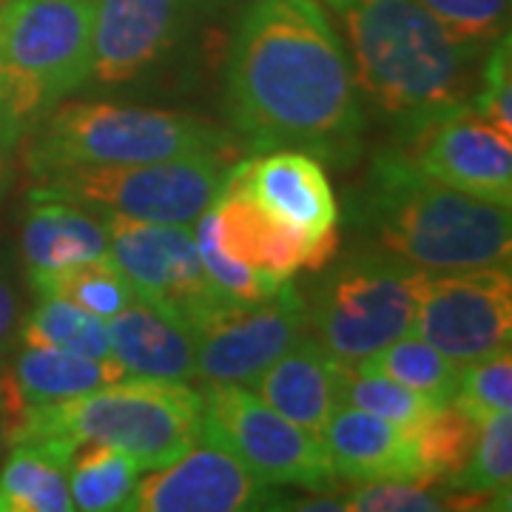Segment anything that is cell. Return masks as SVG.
I'll use <instances>...</instances> for the list:
<instances>
[{
	"label": "cell",
	"instance_id": "1",
	"mask_svg": "<svg viewBox=\"0 0 512 512\" xmlns=\"http://www.w3.org/2000/svg\"><path fill=\"white\" fill-rule=\"evenodd\" d=\"M225 114L256 151L299 148L333 163L359 151V86L319 0L242 9L225 60Z\"/></svg>",
	"mask_w": 512,
	"mask_h": 512
},
{
	"label": "cell",
	"instance_id": "2",
	"mask_svg": "<svg viewBox=\"0 0 512 512\" xmlns=\"http://www.w3.org/2000/svg\"><path fill=\"white\" fill-rule=\"evenodd\" d=\"M345 26L359 92L404 137L473 106L484 49L450 35L416 0H322Z\"/></svg>",
	"mask_w": 512,
	"mask_h": 512
},
{
	"label": "cell",
	"instance_id": "3",
	"mask_svg": "<svg viewBox=\"0 0 512 512\" xmlns=\"http://www.w3.org/2000/svg\"><path fill=\"white\" fill-rule=\"evenodd\" d=\"M356 217L379 251L430 274L510 265V205L436 183L407 163L402 151L373 160Z\"/></svg>",
	"mask_w": 512,
	"mask_h": 512
},
{
	"label": "cell",
	"instance_id": "4",
	"mask_svg": "<svg viewBox=\"0 0 512 512\" xmlns=\"http://www.w3.org/2000/svg\"><path fill=\"white\" fill-rule=\"evenodd\" d=\"M26 439L111 444L148 473L202 439V390L177 379L126 376L80 396L20 410L6 424V444Z\"/></svg>",
	"mask_w": 512,
	"mask_h": 512
},
{
	"label": "cell",
	"instance_id": "5",
	"mask_svg": "<svg viewBox=\"0 0 512 512\" xmlns=\"http://www.w3.org/2000/svg\"><path fill=\"white\" fill-rule=\"evenodd\" d=\"M32 131L26 163L35 177L77 165L151 163L225 148V134L200 117L103 100L57 103Z\"/></svg>",
	"mask_w": 512,
	"mask_h": 512
},
{
	"label": "cell",
	"instance_id": "6",
	"mask_svg": "<svg viewBox=\"0 0 512 512\" xmlns=\"http://www.w3.org/2000/svg\"><path fill=\"white\" fill-rule=\"evenodd\" d=\"M94 0L0 3V103L29 134L92 77Z\"/></svg>",
	"mask_w": 512,
	"mask_h": 512
},
{
	"label": "cell",
	"instance_id": "7",
	"mask_svg": "<svg viewBox=\"0 0 512 512\" xmlns=\"http://www.w3.org/2000/svg\"><path fill=\"white\" fill-rule=\"evenodd\" d=\"M427 274L384 251L350 256L322 279L308 305L313 336L342 365L365 362L393 339L413 333Z\"/></svg>",
	"mask_w": 512,
	"mask_h": 512
},
{
	"label": "cell",
	"instance_id": "8",
	"mask_svg": "<svg viewBox=\"0 0 512 512\" xmlns=\"http://www.w3.org/2000/svg\"><path fill=\"white\" fill-rule=\"evenodd\" d=\"M225 171L222 154H191L151 163L77 165L35 177L29 197L66 200L97 214H120L131 220L191 225L214 202Z\"/></svg>",
	"mask_w": 512,
	"mask_h": 512
},
{
	"label": "cell",
	"instance_id": "9",
	"mask_svg": "<svg viewBox=\"0 0 512 512\" xmlns=\"http://www.w3.org/2000/svg\"><path fill=\"white\" fill-rule=\"evenodd\" d=\"M202 439L231 453L268 487L311 493L339 487L319 433L285 419L245 384H208L202 390Z\"/></svg>",
	"mask_w": 512,
	"mask_h": 512
},
{
	"label": "cell",
	"instance_id": "10",
	"mask_svg": "<svg viewBox=\"0 0 512 512\" xmlns=\"http://www.w3.org/2000/svg\"><path fill=\"white\" fill-rule=\"evenodd\" d=\"M109 254L140 302L180 322L191 333L237 305L208 279L191 225H165L100 214Z\"/></svg>",
	"mask_w": 512,
	"mask_h": 512
},
{
	"label": "cell",
	"instance_id": "11",
	"mask_svg": "<svg viewBox=\"0 0 512 512\" xmlns=\"http://www.w3.org/2000/svg\"><path fill=\"white\" fill-rule=\"evenodd\" d=\"M225 0H94L92 77L123 86L165 69Z\"/></svg>",
	"mask_w": 512,
	"mask_h": 512
},
{
	"label": "cell",
	"instance_id": "12",
	"mask_svg": "<svg viewBox=\"0 0 512 512\" xmlns=\"http://www.w3.org/2000/svg\"><path fill=\"white\" fill-rule=\"evenodd\" d=\"M413 333L458 367L510 348V265L427 274Z\"/></svg>",
	"mask_w": 512,
	"mask_h": 512
},
{
	"label": "cell",
	"instance_id": "13",
	"mask_svg": "<svg viewBox=\"0 0 512 512\" xmlns=\"http://www.w3.org/2000/svg\"><path fill=\"white\" fill-rule=\"evenodd\" d=\"M305 333H311L308 302L285 282L274 296L254 305H231L194 333L197 379L248 384Z\"/></svg>",
	"mask_w": 512,
	"mask_h": 512
},
{
	"label": "cell",
	"instance_id": "14",
	"mask_svg": "<svg viewBox=\"0 0 512 512\" xmlns=\"http://www.w3.org/2000/svg\"><path fill=\"white\" fill-rule=\"evenodd\" d=\"M402 154L436 183L484 202L512 205V137L473 106L410 134Z\"/></svg>",
	"mask_w": 512,
	"mask_h": 512
},
{
	"label": "cell",
	"instance_id": "15",
	"mask_svg": "<svg viewBox=\"0 0 512 512\" xmlns=\"http://www.w3.org/2000/svg\"><path fill=\"white\" fill-rule=\"evenodd\" d=\"M274 507L271 487L222 447L200 439L134 484L126 512H245Z\"/></svg>",
	"mask_w": 512,
	"mask_h": 512
},
{
	"label": "cell",
	"instance_id": "16",
	"mask_svg": "<svg viewBox=\"0 0 512 512\" xmlns=\"http://www.w3.org/2000/svg\"><path fill=\"white\" fill-rule=\"evenodd\" d=\"M205 217L211 237L225 254L276 285L291 282L296 271H322L339 251V245L311 242L274 220L228 171Z\"/></svg>",
	"mask_w": 512,
	"mask_h": 512
},
{
	"label": "cell",
	"instance_id": "17",
	"mask_svg": "<svg viewBox=\"0 0 512 512\" xmlns=\"http://www.w3.org/2000/svg\"><path fill=\"white\" fill-rule=\"evenodd\" d=\"M274 220L311 242L339 245V202L322 163L299 148H268L228 168Z\"/></svg>",
	"mask_w": 512,
	"mask_h": 512
},
{
	"label": "cell",
	"instance_id": "18",
	"mask_svg": "<svg viewBox=\"0 0 512 512\" xmlns=\"http://www.w3.org/2000/svg\"><path fill=\"white\" fill-rule=\"evenodd\" d=\"M319 439L325 444L333 473L342 481L365 484L382 478L424 476L413 433L365 410L339 404L322 424Z\"/></svg>",
	"mask_w": 512,
	"mask_h": 512
},
{
	"label": "cell",
	"instance_id": "19",
	"mask_svg": "<svg viewBox=\"0 0 512 512\" xmlns=\"http://www.w3.org/2000/svg\"><path fill=\"white\" fill-rule=\"evenodd\" d=\"M342 373L345 365L316 336L305 333L245 387L285 419L319 433L339 407Z\"/></svg>",
	"mask_w": 512,
	"mask_h": 512
},
{
	"label": "cell",
	"instance_id": "20",
	"mask_svg": "<svg viewBox=\"0 0 512 512\" xmlns=\"http://www.w3.org/2000/svg\"><path fill=\"white\" fill-rule=\"evenodd\" d=\"M0 367V404L6 424L26 407L80 396L128 376L114 359H89L66 350L26 345L15 348L12 362Z\"/></svg>",
	"mask_w": 512,
	"mask_h": 512
},
{
	"label": "cell",
	"instance_id": "21",
	"mask_svg": "<svg viewBox=\"0 0 512 512\" xmlns=\"http://www.w3.org/2000/svg\"><path fill=\"white\" fill-rule=\"evenodd\" d=\"M109 350L128 376L197 379L194 333L140 299L109 319Z\"/></svg>",
	"mask_w": 512,
	"mask_h": 512
},
{
	"label": "cell",
	"instance_id": "22",
	"mask_svg": "<svg viewBox=\"0 0 512 512\" xmlns=\"http://www.w3.org/2000/svg\"><path fill=\"white\" fill-rule=\"evenodd\" d=\"M20 251L29 276L46 274L106 256L109 237L103 220L94 217L89 208L66 200L29 197V211L20 231Z\"/></svg>",
	"mask_w": 512,
	"mask_h": 512
},
{
	"label": "cell",
	"instance_id": "23",
	"mask_svg": "<svg viewBox=\"0 0 512 512\" xmlns=\"http://www.w3.org/2000/svg\"><path fill=\"white\" fill-rule=\"evenodd\" d=\"M80 444L26 439L12 444L0 470V512H69V464Z\"/></svg>",
	"mask_w": 512,
	"mask_h": 512
},
{
	"label": "cell",
	"instance_id": "24",
	"mask_svg": "<svg viewBox=\"0 0 512 512\" xmlns=\"http://www.w3.org/2000/svg\"><path fill=\"white\" fill-rule=\"evenodd\" d=\"M29 282L37 296H55L63 302H72L106 322L137 302V293L111 254L46 274H32Z\"/></svg>",
	"mask_w": 512,
	"mask_h": 512
},
{
	"label": "cell",
	"instance_id": "25",
	"mask_svg": "<svg viewBox=\"0 0 512 512\" xmlns=\"http://www.w3.org/2000/svg\"><path fill=\"white\" fill-rule=\"evenodd\" d=\"M18 345L111 359L109 322L55 296H37V305L20 322Z\"/></svg>",
	"mask_w": 512,
	"mask_h": 512
},
{
	"label": "cell",
	"instance_id": "26",
	"mask_svg": "<svg viewBox=\"0 0 512 512\" xmlns=\"http://www.w3.org/2000/svg\"><path fill=\"white\" fill-rule=\"evenodd\" d=\"M140 473L143 470L137 467V461L111 444H80L69 464V493L74 510H126Z\"/></svg>",
	"mask_w": 512,
	"mask_h": 512
},
{
	"label": "cell",
	"instance_id": "27",
	"mask_svg": "<svg viewBox=\"0 0 512 512\" xmlns=\"http://www.w3.org/2000/svg\"><path fill=\"white\" fill-rule=\"evenodd\" d=\"M359 365L379 370L384 376L396 382L413 387L416 393L427 396L430 402L450 404L456 399L458 370L456 362H450L441 350H436L430 342H424L416 333H404L393 339L387 348L373 353L370 359Z\"/></svg>",
	"mask_w": 512,
	"mask_h": 512
},
{
	"label": "cell",
	"instance_id": "28",
	"mask_svg": "<svg viewBox=\"0 0 512 512\" xmlns=\"http://www.w3.org/2000/svg\"><path fill=\"white\" fill-rule=\"evenodd\" d=\"M421 473L453 484V478L467 467L473 444H476L478 421L461 410L456 402L439 404L419 427L410 430Z\"/></svg>",
	"mask_w": 512,
	"mask_h": 512
},
{
	"label": "cell",
	"instance_id": "29",
	"mask_svg": "<svg viewBox=\"0 0 512 512\" xmlns=\"http://www.w3.org/2000/svg\"><path fill=\"white\" fill-rule=\"evenodd\" d=\"M339 404L373 413L384 421H393L404 430L419 427L439 404L416 393L413 387L384 376L365 365H345L339 384Z\"/></svg>",
	"mask_w": 512,
	"mask_h": 512
},
{
	"label": "cell",
	"instance_id": "30",
	"mask_svg": "<svg viewBox=\"0 0 512 512\" xmlns=\"http://www.w3.org/2000/svg\"><path fill=\"white\" fill-rule=\"evenodd\" d=\"M456 490L510 498L512 484V413H493L478 421L476 444L467 467L453 478Z\"/></svg>",
	"mask_w": 512,
	"mask_h": 512
},
{
	"label": "cell",
	"instance_id": "31",
	"mask_svg": "<svg viewBox=\"0 0 512 512\" xmlns=\"http://www.w3.org/2000/svg\"><path fill=\"white\" fill-rule=\"evenodd\" d=\"M439 478H382L365 481L342 501L350 512H439L458 507L456 495L441 490Z\"/></svg>",
	"mask_w": 512,
	"mask_h": 512
},
{
	"label": "cell",
	"instance_id": "32",
	"mask_svg": "<svg viewBox=\"0 0 512 512\" xmlns=\"http://www.w3.org/2000/svg\"><path fill=\"white\" fill-rule=\"evenodd\" d=\"M416 3L439 20L456 40L484 52L498 37L510 32V0H416Z\"/></svg>",
	"mask_w": 512,
	"mask_h": 512
},
{
	"label": "cell",
	"instance_id": "33",
	"mask_svg": "<svg viewBox=\"0 0 512 512\" xmlns=\"http://www.w3.org/2000/svg\"><path fill=\"white\" fill-rule=\"evenodd\" d=\"M453 402L476 421L512 407V356L510 348L495 350L458 370Z\"/></svg>",
	"mask_w": 512,
	"mask_h": 512
},
{
	"label": "cell",
	"instance_id": "34",
	"mask_svg": "<svg viewBox=\"0 0 512 512\" xmlns=\"http://www.w3.org/2000/svg\"><path fill=\"white\" fill-rule=\"evenodd\" d=\"M512 49L510 32L501 35L493 46L487 49L484 63H481V83L473 100V109L490 120L495 128L512 137Z\"/></svg>",
	"mask_w": 512,
	"mask_h": 512
},
{
	"label": "cell",
	"instance_id": "35",
	"mask_svg": "<svg viewBox=\"0 0 512 512\" xmlns=\"http://www.w3.org/2000/svg\"><path fill=\"white\" fill-rule=\"evenodd\" d=\"M23 322V302L12 276L0 268V365L18 348V330Z\"/></svg>",
	"mask_w": 512,
	"mask_h": 512
},
{
	"label": "cell",
	"instance_id": "36",
	"mask_svg": "<svg viewBox=\"0 0 512 512\" xmlns=\"http://www.w3.org/2000/svg\"><path fill=\"white\" fill-rule=\"evenodd\" d=\"M20 137H23V128L15 123V117H12L9 111L3 109V103H0V146L15 148V146H18Z\"/></svg>",
	"mask_w": 512,
	"mask_h": 512
},
{
	"label": "cell",
	"instance_id": "37",
	"mask_svg": "<svg viewBox=\"0 0 512 512\" xmlns=\"http://www.w3.org/2000/svg\"><path fill=\"white\" fill-rule=\"evenodd\" d=\"M15 183V163H12V148L0 146V202L9 194Z\"/></svg>",
	"mask_w": 512,
	"mask_h": 512
},
{
	"label": "cell",
	"instance_id": "38",
	"mask_svg": "<svg viewBox=\"0 0 512 512\" xmlns=\"http://www.w3.org/2000/svg\"><path fill=\"white\" fill-rule=\"evenodd\" d=\"M6 444V421H3V404H0V447Z\"/></svg>",
	"mask_w": 512,
	"mask_h": 512
},
{
	"label": "cell",
	"instance_id": "39",
	"mask_svg": "<svg viewBox=\"0 0 512 512\" xmlns=\"http://www.w3.org/2000/svg\"><path fill=\"white\" fill-rule=\"evenodd\" d=\"M0 3H3V0H0Z\"/></svg>",
	"mask_w": 512,
	"mask_h": 512
}]
</instances>
